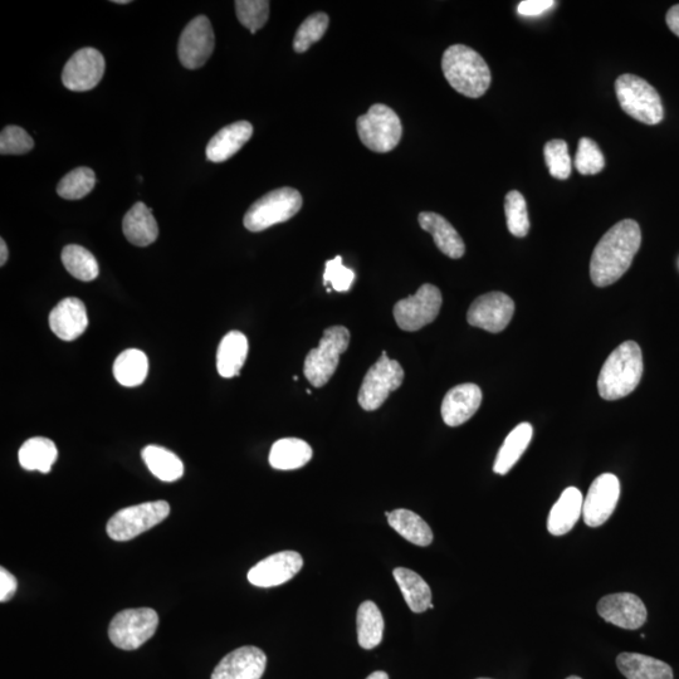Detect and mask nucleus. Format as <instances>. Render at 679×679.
<instances>
[{"instance_id": "7ed1b4c3", "label": "nucleus", "mask_w": 679, "mask_h": 679, "mask_svg": "<svg viewBox=\"0 0 679 679\" xmlns=\"http://www.w3.org/2000/svg\"><path fill=\"white\" fill-rule=\"evenodd\" d=\"M442 70L449 85L470 99H478L490 89V67L480 53L470 47L454 45L447 48L442 58Z\"/></svg>"}, {"instance_id": "b1692460", "label": "nucleus", "mask_w": 679, "mask_h": 679, "mask_svg": "<svg viewBox=\"0 0 679 679\" xmlns=\"http://www.w3.org/2000/svg\"><path fill=\"white\" fill-rule=\"evenodd\" d=\"M127 241L138 247H148L153 244L159 236V227L153 216V210L146 207L144 203H136L133 208L126 213L122 222Z\"/></svg>"}, {"instance_id": "49530a36", "label": "nucleus", "mask_w": 679, "mask_h": 679, "mask_svg": "<svg viewBox=\"0 0 679 679\" xmlns=\"http://www.w3.org/2000/svg\"><path fill=\"white\" fill-rule=\"evenodd\" d=\"M666 21L669 29L679 37V4L669 9Z\"/></svg>"}, {"instance_id": "09e8293b", "label": "nucleus", "mask_w": 679, "mask_h": 679, "mask_svg": "<svg viewBox=\"0 0 679 679\" xmlns=\"http://www.w3.org/2000/svg\"><path fill=\"white\" fill-rule=\"evenodd\" d=\"M366 679H389V676H388L387 673H385L383 671H378V672L371 673L370 676Z\"/></svg>"}, {"instance_id": "ddd939ff", "label": "nucleus", "mask_w": 679, "mask_h": 679, "mask_svg": "<svg viewBox=\"0 0 679 679\" xmlns=\"http://www.w3.org/2000/svg\"><path fill=\"white\" fill-rule=\"evenodd\" d=\"M216 45L212 23L205 16H198L184 28L179 39V60L188 70H197L209 60Z\"/></svg>"}, {"instance_id": "2f4dec72", "label": "nucleus", "mask_w": 679, "mask_h": 679, "mask_svg": "<svg viewBox=\"0 0 679 679\" xmlns=\"http://www.w3.org/2000/svg\"><path fill=\"white\" fill-rule=\"evenodd\" d=\"M146 466L163 482H175L184 475V464L177 454L160 446H148L141 452Z\"/></svg>"}, {"instance_id": "473e14b6", "label": "nucleus", "mask_w": 679, "mask_h": 679, "mask_svg": "<svg viewBox=\"0 0 679 679\" xmlns=\"http://www.w3.org/2000/svg\"><path fill=\"white\" fill-rule=\"evenodd\" d=\"M149 373L148 356L138 349H129L117 356L114 376L122 387L134 388L143 384Z\"/></svg>"}, {"instance_id": "dca6fc26", "label": "nucleus", "mask_w": 679, "mask_h": 679, "mask_svg": "<svg viewBox=\"0 0 679 679\" xmlns=\"http://www.w3.org/2000/svg\"><path fill=\"white\" fill-rule=\"evenodd\" d=\"M304 566V559L296 551H282V553L268 556L253 566L248 573V581L258 588H275L295 578Z\"/></svg>"}, {"instance_id": "4be33fe9", "label": "nucleus", "mask_w": 679, "mask_h": 679, "mask_svg": "<svg viewBox=\"0 0 679 679\" xmlns=\"http://www.w3.org/2000/svg\"><path fill=\"white\" fill-rule=\"evenodd\" d=\"M418 221L423 231L432 234L439 251L453 260H459L464 256L466 246L462 237L441 214L423 212L419 214Z\"/></svg>"}, {"instance_id": "cd10ccee", "label": "nucleus", "mask_w": 679, "mask_h": 679, "mask_svg": "<svg viewBox=\"0 0 679 679\" xmlns=\"http://www.w3.org/2000/svg\"><path fill=\"white\" fill-rule=\"evenodd\" d=\"M532 436H534V428L530 423H521L508 434L498 451L493 472L501 476L507 475L529 447Z\"/></svg>"}, {"instance_id": "393cba45", "label": "nucleus", "mask_w": 679, "mask_h": 679, "mask_svg": "<svg viewBox=\"0 0 679 679\" xmlns=\"http://www.w3.org/2000/svg\"><path fill=\"white\" fill-rule=\"evenodd\" d=\"M248 339L239 331L228 332L219 344L217 369L222 378L231 379L241 374L248 356Z\"/></svg>"}, {"instance_id": "f257e3e1", "label": "nucleus", "mask_w": 679, "mask_h": 679, "mask_svg": "<svg viewBox=\"0 0 679 679\" xmlns=\"http://www.w3.org/2000/svg\"><path fill=\"white\" fill-rule=\"evenodd\" d=\"M641 244V227L633 219H624L610 228L591 256L590 277L594 285L607 287L622 278Z\"/></svg>"}, {"instance_id": "ea45409f", "label": "nucleus", "mask_w": 679, "mask_h": 679, "mask_svg": "<svg viewBox=\"0 0 679 679\" xmlns=\"http://www.w3.org/2000/svg\"><path fill=\"white\" fill-rule=\"evenodd\" d=\"M544 156L551 177L566 180L570 177L573 164L568 144L564 140H551L545 145Z\"/></svg>"}, {"instance_id": "423d86ee", "label": "nucleus", "mask_w": 679, "mask_h": 679, "mask_svg": "<svg viewBox=\"0 0 679 679\" xmlns=\"http://www.w3.org/2000/svg\"><path fill=\"white\" fill-rule=\"evenodd\" d=\"M350 332L344 326H332L324 331L319 346L306 356L304 374L312 387L329 383L340 364V356L348 350Z\"/></svg>"}, {"instance_id": "f8f14e48", "label": "nucleus", "mask_w": 679, "mask_h": 679, "mask_svg": "<svg viewBox=\"0 0 679 679\" xmlns=\"http://www.w3.org/2000/svg\"><path fill=\"white\" fill-rule=\"evenodd\" d=\"M515 314V302L503 292H490L478 297L467 312V321L492 334L506 329Z\"/></svg>"}, {"instance_id": "37998d69", "label": "nucleus", "mask_w": 679, "mask_h": 679, "mask_svg": "<svg viewBox=\"0 0 679 679\" xmlns=\"http://www.w3.org/2000/svg\"><path fill=\"white\" fill-rule=\"evenodd\" d=\"M355 281V272L343 265V258L337 256L326 262L325 286L331 285L337 292H348Z\"/></svg>"}, {"instance_id": "c9c22d12", "label": "nucleus", "mask_w": 679, "mask_h": 679, "mask_svg": "<svg viewBox=\"0 0 679 679\" xmlns=\"http://www.w3.org/2000/svg\"><path fill=\"white\" fill-rule=\"evenodd\" d=\"M96 175L90 168H77L63 177L57 187V193L61 198L77 200L85 198L94 190Z\"/></svg>"}, {"instance_id": "6ab92c4d", "label": "nucleus", "mask_w": 679, "mask_h": 679, "mask_svg": "<svg viewBox=\"0 0 679 679\" xmlns=\"http://www.w3.org/2000/svg\"><path fill=\"white\" fill-rule=\"evenodd\" d=\"M482 390L476 384H461L446 394L442 403V418L448 427H459L477 413L482 404Z\"/></svg>"}, {"instance_id": "c85d7f7f", "label": "nucleus", "mask_w": 679, "mask_h": 679, "mask_svg": "<svg viewBox=\"0 0 679 679\" xmlns=\"http://www.w3.org/2000/svg\"><path fill=\"white\" fill-rule=\"evenodd\" d=\"M58 451L51 439L34 437L19 449V464L27 471L50 473L56 463Z\"/></svg>"}, {"instance_id": "2eb2a0df", "label": "nucleus", "mask_w": 679, "mask_h": 679, "mask_svg": "<svg viewBox=\"0 0 679 679\" xmlns=\"http://www.w3.org/2000/svg\"><path fill=\"white\" fill-rule=\"evenodd\" d=\"M620 497V482L612 473H604L591 483L583 505L585 524L599 527L613 515Z\"/></svg>"}, {"instance_id": "39448f33", "label": "nucleus", "mask_w": 679, "mask_h": 679, "mask_svg": "<svg viewBox=\"0 0 679 679\" xmlns=\"http://www.w3.org/2000/svg\"><path fill=\"white\" fill-rule=\"evenodd\" d=\"M304 204L299 190L281 188L263 195L251 205L244 216V227L251 232H262L276 224L290 221Z\"/></svg>"}, {"instance_id": "1a4fd4ad", "label": "nucleus", "mask_w": 679, "mask_h": 679, "mask_svg": "<svg viewBox=\"0 0 679 679\" xmlns=\"http://www.w3.org/2000/svg\"><path fill=\"white\" fill-rule=\"evenodd\" d=\"M404 381V370L398 361L392 360L383 351L376 363L366 373L359 392L360 407L366 412L379 409L390 393L400 388Z\"/></svg>"}, {"instance_id": "c756f323", "label": "nucleus", "mask_w": 679, "mask_h": 679, "mask_svg": "<svg viewBox=\"0 0 679 679\" xmlns=\"http://www.w3.org/2000/svg\"><path fill=\"white\" fill-rule=\"evenodd\" d=\"M394 578L402 590L405 603L413 613H424L432 604V590L413 570L398 568L394 570Z\"/></svg>"}, {"instance_id": "de8ad7c7", "label": "nucleus", "mask_w": 679, "mask_h": 679, "mask_svg": "<svg viewBox=\"0 0 679 679\" xmlns=\"http://www.w3.org/2000/svg\"><path fill=\"white\" fill-rule=\"evenodd\" d=\"M8 247L6 242H4V239H0V266L6 265L8 261Z\"/></svg>"}, {"instance_id": "0eeeda50", "label": "nucleus", "mask_w": 679, "mask_h": 679, "mask_svg": "<svg viewBox=\"0 0 679 679\" xmlns=\"http://www.w3.org/2000/svg\"><path fill=\"white\" fill-rule=\"evenodd\" d=\"M358 134L366 148L385 154L397 148L402 140L403 126L397 112L389 106L376 104L356 121Z\"/></svg>"}, {"instance_id": "a18cd8bd", "label": "nucleus", "mask_w": 679, "mask_h": 679, "mask_svg": "<svg viewBox=\"0 0 679 679\" xmlns=\"http://www.w3.org/2000/svg\"><path fill=\"white\" fill-rule=\"evenodd\" d=\"M17 588V579L8 570L0 569V602H9L16 594Z\"/></svg>"}, {"instance_id": "72a5a7b5", "label": "nucleus", "mask_w": 679, "mask_h": 679, "mask_svg": "<svg viewBox=\"0 0 679 679\" xmlns=\"http://www.w3.org/2000/svg\"><path fill=\"white\" fill-rule=\"evenodd\" d=\"M358 641L361 648L374 649L383 641L384 618L373 602H364L358 610Z\"/></svg>"}, {"instance_id": "5701e85b", "label": "nucleus", "mask_w": 679, "mask_h": 679, "mask_svg": "<svg viewBox=\"0 0 679 679\" xmlns=\"http://www.w3.org/2000/svg\"><path fill=\"white\" fill-rule=\"evenodd\" d=\"M584 498L576 487H569L561 493L558 502L551 508L547 519V530L551 535L563 536L579 521L583 514Z\"/></svg>"}, {"instance_id": "58836bf2", "label": "nucleus", "mask_w": 679, "mask_h": 679, "mask_svg": "<svg viewBox=\"0 0 679 679\" xmlns=\"http://www.w3.org/2000/svg\"><path fill=\"white\" fill-rule=\"evenodd\" d=\"M234 4L238 21L252 34L260 31L270 17V2L266 0H238Z\"/></svg>"}, {"instance_id": "f3484780", "label": "nucleus", "mask_w": 679, "mask_h": 679, "mask_svg": "<svg viewBox=\"0 0 679 679\" xmlns=\"http://www.w3.org/2000/svg\"><path fill=\"white\" fill-rule=\"evenodd\" d=\"M598 613L605 622L619 628L635 630L647 620V608L642 599L630 593L607 595L600 599Z\"/></svg>"}, {"instance_id": "a211bd4d", "label": "nucleus", "mask_w": 679, "mask_h": 679, "mask_svg": "<svg viewBox=\"0 0 679 679\" xmlns=\"http://www.w3.org/2000/svg\"><path fill=\"white\" fill-rule=\"evenodd\" d=\"M266 666L267 657L262 649L241 647L219 662L210 679H261Z\"/></svg>"}, {"instance_id": "3c124183", "label": "nucleus", "mask_w": 679, "mask_h": 679, "mask_svg": "<svg viewBox=\"0 0 679 679\" xmlns=\"http://www.w3.org/2000/svg\"><path fill=\"white\" fill-rule=\"evenodd\" d=\"M566 679H583V678L576 677V676H571V677H568V678H566Z\"/></svg>"}, {"instance_id": "6e6552de", "label": "nucleus", "mask_w": 679, "mask_h": 679, "mask_svg": "<svg viewBox=\"0 0 679 679\" xmlns=\"http://www.w3.org/2000/svg\"><path fill=\"white\" fill-rule=\"evenodd\" d=\"M169 514L170 506L166 501L145 502L122 508L107 522V535L115 541L133 540L159 525Z\"/></svg>"}, {"instance_id": "bb28decb", "label": "nucleus", "mask_w": 679, "mask_h": 679, "mask_svg": "<svg viewBox=\"0 0 679 679\" xmlns=\"http://www.w3.org/2000/svg\"><path fill=\"white\" fill-rule=\"evenodd\" d=\"M312 448L299 438H283L273 444L270 464L275 470H299L311 461Z\"/></svg>"}, {"instance_id": "9b49d317", "label": "nucleus", "mask_w": 679, "mask_h": 679, "mask_svg": "<svg viewBox=\"0 0 679 679\" xmlns=\"http://www.w3.org/2000/svg\"><path fill=\"white\" fill-rule=\"evenodd\" d=\"M442 293L433 285H423L417 293L394 306V319L400 329L414 332L432 324L442 307Z\"/></svg>"}, {"instance_id": "f704fd0d", "label": "nucleus", "mask_w": 679, "mask_h": 679, "mask_svg": "<svg viewBox=\"0 0 679 679\" xmlns=\"http://www.w3.org/2000/svg\"><path fill=\"white\" fill-rule=\"evenodd\" d=\"M63 266L70 275L83 282L96 280L99 276L100 268L94 254L86 248L70 244L62 251Z\"/></svg>"}, {"instance_id": "c03bdc74", "label": "nucleus", "mask_w": 679, "mask_h": 679, "mask_svg": "<svg viewBox=\"0 0 679 679\" xmlns=\"http://www.w3.org/2000/svg\"><path fill=\"white\" fill-rule=\"evenodd\" d=\"M555 6L554 0H524L517 7V11L524 17H537Z\"/></svg>"}, {"instance_id": "9d476101", "label": "nucleus", "mask_w": 679, "mask_h": 679, "mask_svg": "<svg viewBox=\"0 0 679 679\" xmlns=\"http://www.w3.org/2000/svg\"><path fill=\"white\" fill-rule=\"evenodd\" d=\"M159 615L154 609L122 610L109 627V638L115 647L135 651L148 642L158 629Z\"/></svg>"}, {"instance_id": "4c0bfd02", "label": "nucleus", "mask_w": 679, "mask_h": 679, "mask_svg": "<svg viewBox=\"0 0 679 679\" xmlns=\"http://www.w3.org/2000/svg\"><path fill=\"white\" fill-rule=\"evenodd\" d=\"M330 18L326 13H315L307 17L300 28L297 29L293 48L297 53L310 50L312 45L319 42L329 28Z\"/></svg>"}, {"instance_id": "603ef678", "label": "nucleus", "mask_w": 679, "mask_h": 679, "mask_svg": "<svg viewBox=\"0 0 679 679\" xmlns=\"http://www.w3.org/2000/svg\"><path fill=\"white\" fill-rule=\"evenodd\" d=\"M478 679H491V678H478Z\"/></svg>"}, {"instance_id": "a878e982", "label": "nucleus", "mask_w": 679, "mask_h": 679, "mask_svg": "<svg viewBox=\"0 0 679 679\" xmlns=\"http://www.w3.org/2000/svg\"><path fill=\"white\" fill-rule=\"evenodd\" d=\"M617 666L628 679H673L672 668L659 659L639 653H620Z\"/></svg>"}, {"instance_id": "a19ab883", "label": "nucleus", "mask_w": 679, "mask_h": 679, "mask_svg": "<svg viewBox=\"0 0 679 679\" xmlns=\"http://www.w3.org/2000/svg\"><path fill=\"white\" fill-rule=\"evenodd\" d=\"M605 159L597 143L581 138L575 156V168L580 174L595 175L603 172Z\"/></svg>"}, {"instance_id": "79ce46f5", "label": "nucleus", "mask_w": 679, "mask_h": 679, "mask_svg": "<svg viewBox=\"0 0 679 679\" xmlns=\"http://www.w3.org/2000/svg\"><path fill=\"white\" fill-rule=\"evenodd\" d=\"M34 148V141L19 126H7L0 135V154L23 155Z\"/></svg>"}, {"instance_id": "20e7f679", "label": "nucleus", "mask_w": 679, "mask_h": 679, "mask_svg": "<svg viewBox=\"0 0 679 679\" xmlns=\"http://www.w3.org/2000/svg\"><path fill=\"white\" fill-rule=\"evenodd\" d=\"M615 94L622 110L633 119L646 125H657L663 120L661 96L643 78L629 73L619 76L615 81Z\"/></svg>"}, {"instance_id": "7c9ffc66", "label": "nucleus", "mask_w": 679, "mask_h": 679, "mask_svg": "<svg viewBox=\"0 0 679 679\" xmlns=\"http://www.w3.org/2000/svg\"><path fill=\"white\" fill-rule=\"evenodd\" d=\"M390 527H393L405 540L418 546H428L432 544L433 532L426 521L413 511L395 510L387 512Z\"/></svg>"}, {"instance_id": "aec40b11", "label": "nucleus", "mask_w": 679, "mask_h": 679, "mask_svg": "<svg viewBox=\"0 0 679 679\" xmlns=\"http://www.w3.org/2000/svg\"><path fill=\"white\" fill-rule=\"evenodd\" d=\"M48 322L53 334L63 341H73L89 327V316L80 299L67 297L51 311Z\"/></svg>"}, {"instance_id": "412c9836", "label": "nucleus", "mask_w": 679, "mask_h": 679, "mask_svg": "<svg viewBox=\"0 0 679 679\" xmlns=\"http://www.w3.org/2000/svg\"><path fill=\"white\" fill-rule=\"evenodd\" d=\"M252 135L253 126L248 121H238L223 127L209 141L207 150H205L208 160L213 163H223L231 159L251 140Z\"/></svg>"}, {"instance_id": "4468645a", "label": "nucleus", "mask_w": 679, "mask_h": 679, "mask_svg": "<svg viewBox=\"0 0 679 679\" xmlns=\"http://www.w3.org/2000/svg\"><path fill=\"white\" fill-rule=\"evenodd\" d=\"M105 58L95 48H82L66 63L62 72V82L66 89L85 92L95 89L104 77Z\"/></svg>"}, {"instance_id": "f03ea898", "label": "nucleus", "mask_w": 679, "mask_h": 679, "mask_svg": "<svg viewBox=\"0 0 679 679\" xmlns=\"http://www.w3.org/2000/svg\"><path fill=\"white\" fill-rule=\"evenodd\" d=\"M644 371L642 350L634 341H625L609 355L598 379V392L604 400L628 397L641 383Z\"/></svg>"}, {"instance_id": "e433bc0d", "label": "nucleus", "mask_w": 679, "mask_h": 679, "mask_svg": "<svg viewBox=\"0 0 679 679\" xmlns=\"http://www.w3.org/2000/svg\"><path fill=\"white\" fill-rule=\"evenodd\" d=\"M505 213L508 231L517 238H524L530 232L529 212L524 195L511 190L506 195Z\"/></svg>"}, {"instance_id": "8fccbe9b", "label": "nucleus", "mask_w": 679, "mask_h": 679, "mask_svg": "<svg viewBox=\"0 0 679 679\" xmlns=\"http://www.w3.org/2000/svg\"><path fill=\"white\" fill-rule=\"evenodd\" d=\"M114 3L116 4H129V0H114Z\"/></svg>"}]
</instances>
